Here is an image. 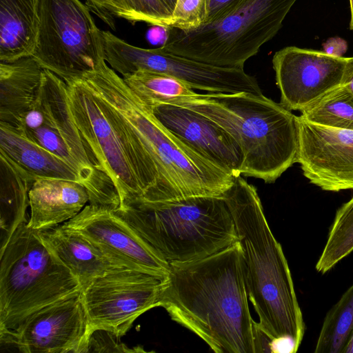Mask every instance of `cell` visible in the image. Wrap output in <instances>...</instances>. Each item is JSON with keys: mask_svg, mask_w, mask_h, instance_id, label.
I'll list each match as a JSON object with an SVG mask.
<instances>
[{"mask_svg": "<svg viewBox=\"0 0 353 353\" xmlns=\"http://www.w3.org/2000/svg\"><path fill=\"white\" fill-rule=\"evenodd\" d=\"M239 241L197 260L170 264L160 305L216 353H256Z\"/></svg>", "mask_w": 353, "mask_h": 353, "instance_id": "1", "label": "cell"}, {"mask_svg": "<svg viewBox=\"0 0 353 353\" xmlns=\"http://www.w3.org/2000/svg\"><path fill=\"white\" fill-rule=\"evenodd\" d=\"M223 198L241 246L248 296L259 326L271 339H290L299 349L305 333L303 314L287 259L256 188L241 175L234 176Z\"/></svg>", "mask_w": 353, "mask_h": 353, "instance_id": "2", "label": "cell"}, {"mask_svg": "<svg viewBox=\"0 0 353 353\" xmlns=\"http://www.w3.org/2000/svg\"><path fill=\"white\" fill-rule=\"evenodd\" d=\"M82 80L118 112L152 157L159 174L161 201L222 196L232 185L234 176L170 132L106 63Z\"/></svg>", "mask_w": 353, "mask_h": 353, "instance_id": "3", "label": "cell"}, {"mask_svg": "<svg viewBox=\"0 0 353 353\" xmlns=\"http://www.w3.org/2000/svg\"><path fill=\"white\" fill-rule=\"evenodd\" d=\"M168 103L196 111L230 133L241 150L245 176L272 183L296 163L298 117L263 94L196 93Z\"/></svg>", "mask_w": 353, "mask_h": 353, "instance_id": "4", "label": "cell"}, {"mask_svg": "<svg viewBox=\"0 0 353 353\" xmlns=\"http://www.w3.org/2000/svg\"><path fill=\"white\" fill-rule=\"evenodd\" d=\"M114 211L169 265L203 259L238 241L223 196L140 199Z\"/></svg>", "mask_w": 353, "mask_h": 353, "instance_id": "5", "label": "cell"}, {"mask_svg": "<svg viewBox=\"0 0 353 353\" xmlns=\"http://www.w3.org/2000/svg\"><path fill=\"white\" fill-rule=\"evenodd\" d=\"M74 120L97 168L112 181L120 206L134 200H161L157 168L118 112L81 79L67 83Z\"/></svg>", "mask_w": 353, "mask_h": 353, "instance_id": "6", "label": "cell"}, {"mask_svg": "<svg viewBox=\"0 0 353 353\" xmlns=\"http://www.w3.org/2000/svg\"><path fill=\"white\" fill-rule=\"evenodd\" d=\"M28 222L0 251V332L14 330L36 310L82 289Z\"/></svg>", "mask_w": 353, "mask_h": 353, "instance_id": "7", "label": "cell"}, {"mask_svg": "<svg viewBox=\"0 0 353 353\" xmlns=\"http://www.w3.org/2000/svg\"><path fill=\"white\" fill-rule=\"evenodd\" d=\"M297 0H244L232 12L195 28L166 27L163 51L212 65L243 69L272 39Z\"/></svg>", "mask_w": 353, "mask_h": 353, "instance_id": "8", "label": "cell"}, {"mask_svg": "<svg viewBox=\"0 0 353 353\" xmlns=\"http://www.w3.org/2000/svg\"><path fill=\"white\" fill-rule=\"evenodd\" d=\"M79 0H38V27L32 57L66 83L101 68L102 30Z\"/></svg>", "mask_w": 353, "mask_h": 353, "instance_id": "9", "label": "cell"}, {"mask_svg": "<svg viewBox=\"0 0 353 353\" xmlns=\"http://www.w3.org/2000/svg\"><path fill=\"white\" fill-rule=\"evenodd\" d=\"M105 60L122 77L139 72L164 73L192 89L208 93L262 94L256 79L243 69L222 68L163 51L134 46L110 31H102Z\"/></svg>", "mask_w": 353, "mask_h": 353, "instance_id": "10", "label": "cell"}, {"mask_svg": "<svg viewBox=\"0 0 353 353\" xmlns=\"http://www.w3.org/2000/svg\"><path fill=\"white\" fill-rule=\"evenodd\" d=\"M165 279L119 267L91 281L81 289L90 332L124 336L139 316L159 307Z\"/></svg>", "mask_w": 353, "mask_h": 353, "instance_id": "11", "label": "cell"}, {"mask_svg": "<svg viewBox=\"0 0 353 353\" xmlns=\"http://www.w3.org/2000/svg\"><path fill=\"white\" fill-rule=\"evenodd\" d=\"M90 334L79 290L36 310L14 330L0 332V342L23 353H82Z\"/></svg>", "mask_w": 353, "mask_h": 353, "instance_id": "12", "label": "cell"}, {"mask_svg": "<svg viewBox=\"0 0 353 353\" xmlns=\"http://www.w3.org/2000/svg\"><path fill=\"white\" fill-rule=\"evenodd\" d=\"M350 59L296 46L277 51L272 64L280 103L290 111H303L343 85Z\"/></svg>", "mask_w": 353, "mask_h": 353, "instance_id": "13", "label": "cell"}, {"mask_svg": "<svg viewBox=\"0 0 353 353\" xmlns=\"http://www.w3.org/2000/svg\"><path fill=\"white\" fill-rule=\"evenodd\" d=\"M36 103L43 113L42 125L50 126L58 131L76 161L83 185L89 194V203L117 209L120 199L114 183L105 173L98 169L95 159L74 120L67 83L45 69Z\"/></svg>", "mask_w": 353, "mask_h": 353, "instance_id": "14", "label": "cell"}, {"mask_svg": "<svg viewBox=\"0 0 353 353\" xmlns=\"http://www.w3.org/2000/svg\"><path fill=\"white\" fill-rule=\"evenodd\" d=\"M61 225L83 234L121 266L162 278L170 272V265L114 210L88 203Z\"/></svg>", "mask_w": 353, "mask_h": 353, "instance_id": "15", "label": "cell"}, {"mask_svg": "<svg viewBox=\"0 0 353 353\" xmlns=\"http://www.w3.org/2000/svg\"><path fill=\"white\" fill-rule=\"evenodd\" d=\"M296 163L323 190H353V130L316 125L299 116Z\"/></svg>", "mask_w": 353, "mask_h": 353, "instance_id": "16", "label": "cell"}, {"mask_svg": "<svg viewBox=\"0 0 353 353\" xmlns=\"http://www.w3.org/2000/svg\"><path fill=\"white\" fill-rule=\"evenodd\" d=\"M151 109L157 119L183 143L233 176L241 175V150L230 134L216 122L175 104L161 103Z\"/></svg>", "mask_w": 353, "mask_h": 353, "instance_id": "17", "label": "cell"}, {"mask_svg": "<svg viewBox=\"0 0 353 353\" xmlns=\"http://www.w3.org/2000/svg\"><path fill=\"white\" fill-rule=\"evenodd\" d=\"M30 216L28 226L34 230L49 229L76 216L89 203L85 187L79 182L37 179L29 192Z\"/></svg>", "mask_w": 353, "mask_h": 353, "instance_id": "18", "label": "cell"}, {"mask_svg": "<svg viewBox=\"0 0 353 353\" xmlns=\"http://www.w3.org/2000/svg\"><path fill=\"white\" fill-rule=\"evenodd\" d=\"M37 232L43 243L78 279L82 288L110 270L123 267L75 230L59 225Z\"/></svg>", "mask_w": 353, "mask_h": 353, "instance_id": "19", "label": "cell"}, {"mask_svg": "<svg viewBox=\"0 0 353 353\" xmlns=\"http://www.w3.org/2000/svg\"><path fill=\"white\" fill-rule=\"evenodd\" d=\"M44 70L32 56L0 62V122L19 127L37 100Z\"/></svg>", "mask_w": 353, "mask_h": 353, "instance_id": "20", "label": "cell"}, {"mask_svg": "<svg viewBox=\"0 0 353 353\" xmlns=\"http://www.w3.org/2000/svg\"><path fill=\"white\" fill-rule=\"evenodd\" d=\"M0 152L36 179H64L83 185L74 167L3 122H0Z\"/></svg>", "mask_w": 353, "mask_h": 353, "instance_id": "21", "label": "cell"}, {"mask_svg": "<svg viewBox=\"0 0 353 353\" xmlns=\"http://www.w3.org/2000/svg\"><path fill=\"white\" fill-rule=\"evenodd\" d=\"M38 0H0V61L31 56L37 27Z\"/></svg>", "mask_w": 353, "mask_h": 353, "instance_id": "22", "label": "cell"}, {"mask_svg": "<svg viewBox=\"0 0 353 353\" xmlns=\"http://www.w3.org/2000/svg\"><path fill=\"white\" fill-rule=\"evenodd\" d=\"M35 180L0 152L1 250L17 228L28 221L29 192Z\"/></svg>", "mask_w": 353, "mask_h": 353, "instance_id": "23", "label": "cell"}, {"mask_svg": "<svg viewBox=\"0 0 353 353\" xmlns=\"http://www.w3.org/2000/svg\"><path fill=\"white\" fill-rule=\"evenodd\" d=\"M123 79L134 93L150 108L197 93L184 81L161 72H139Z\"/></svg>", "mask_w": 353, "mask_h": 353, "instance_id": "24", "label": "cell"}, {"mask_svg": "<svg viewBox=\"0 0 353 353\" xmlns=\"http://www.w3.org/2000/svg\"><path fill=\"white\" fill-rule=\"evenodd\" d=\"M353 330V284L327 312L315 353H343Z\"/></svg>", "mask_w": 353, "mask_h": 353, "instance_id": "25", "label": "cell"}, {"mask_svg": "<svg viewBox=\"0 0 353 353\" xmlns=\"http://www.w3.org/2000/svg\"><path fill=\"white\" fill-rule=\"evenodd\" d=\"M299 116L323 126L353 130V92L341 85L312 103Z\"/></svg>", "mask_w": 353, "mask_h": 353, "instance_id": "26", "label": "cell"}, {"mask_svg": "<svg viewBox=\"0 0 353 353\" xmlns=\"http://www.w3.org/2000/svg\"><path fill=\"white\" fill-rule=\"evenodd\" d=\"M353 251V196L336 211L315 268L325 274Z\"/></svg>", "mask_w": 353, "mask_h": 353, "instance_id": "27", "label": "cell"}, {"mask_svg": "<svg viewBox=\"0 0 353 353\" xmlns=\"http://www.w3.org/2000/svg\"><path fill=\"white\" fill-rule=\"evenodd\" d=\"M114 16L132 23L145 22L152 26H172V13L161 0H106Z\"/></svg>", "mask_w": 353, "mask_h": 353, "instance_id": "28", "label": "cell"}, {"mask_svg": "<svg viewBox=\"0 0 353 353\" xmlns=\"http://www.w3.org/2000/svg\"><path fill=\"white\" fill-rule=\"evenodd\" d=\"M19 131L39 145L65 161L74 167L79 172L76 161L70 152L61 136L56 129L43 125L34 130Z\"/></svg>", "mask_w": 353, "mask_h": 353, "instance_id": "29", "label": "cell"}, {"mask_svg": "<svg viewBox=\"0 0 353 353\" xmlns=\"http://www.w3.org/2000/svg\"><path fill=\"white\" fill-rule=\"evenodd\" d=\"M206 0H177L172 12L170 26L183 29L195 28L204 23Z\"/></svg>", "mask_w": 353, "mask_h": 353, "instance_id": "30", "label": "cell"}, {"mask_svg": "<svg viewBox=\"0 0 353 353\" xmlns=\"http://www.w3.org/2000/svg\"><path fill=\"white\" fill-rule=\"evenodd\" d=\"M119 339L113 334L103 330H97L90 334L88 352H145L141 347H135L130 349L123 343L117 342Z\"/></svg>", "mask_w": 353, "mask_h": 353, "instance_id": "31", "label": "cell"}, {"mask_svg": "<svg viewBox=\"0 0 353 353\" xmlns=\"http://www.w3.org/2000/svg\"><path fill=\"white\" fill-rule=\"evenodd\" d=\"M244 0H206L205 17L203 24L213 23L228 15Z\"/></svg>", "mask_w": 353, "mask_h": 353, "instance_id": "32", "label": "cell"}, {"mask_svg": "<svg viewBox=\"0 0 353 353\" xmlns=\"http://www.w3.org/2000/svg\"><path fill=\"white\" fill-rule=\"evenodd\" d=\"M86 5L105 23L115 30V20L112 8L106 0H85Z\"/></svg>", "mask_w": 353, "mask_h": 353, "instance_id": "33", "label": "cell"}, {"mask_svg": "<svg viewBox=\"0 0 353 353\" xmlns=\"http://www.w3.org/2000/svg\"><path fill=\"white\" fill-rule=\"evenodd\" d=\"M148 32V39L150 43H157L162 41V38L165 40L166 27L153 26Z\"/></svg>", "mask_w": 353, "mask_h": 353, "instance_id": "34", "label": "cell"}, {"mask_svg": "<svg viewBox=\"0 0 353 353\" xmlns=\"http://www.w3.org/2000/svg\"><path fill=\"white\" fill-rule=\"evenodd\" d=\"M343 85L347 87L353 92V57H350Z\"/></svg>", "mask_w": 353, "mask_h": 353, "instance_id": "35", "label": "cell"}, {"mask_svg": "<svg viewBox=\"0 0 353 353\" xmlns=\"http://www.w3.org/2000/svg\"><path fill=\"white\" fill-rule=\"evenodd\" d=\"M161 2L167 7V8L172 13L177 0H161Z\"/></svg>", "mask_w": 353, "mask_h": 353, "instance_id": "36", "label": "cell"}, {"mask_svg": "<svg viewBox=\"0 0 353 353\" xmlns=\"http://www.w3.org/2000/svg\"><path fill=\"white\" fill-rule=\"evenodd\" d=\"M343 353H353V330L345 347Z\"/></svg>", "mask_w": 353, "mask_h": 353, "instance_id": "37", "label": "cell"}, {"mask_svg": "<svg viewBox=\"0 0 353 353\" xmlns=\"http://www.w3.org/2000/svg\"><path fill=\"white\" fill-rule=\"evenodd\" d=\"M350 10H351V18L350 23V28L353 30V0H350Z\"/></svg>", "mask_w": 353, "mask_h": 353, "instance_id": "38", "label": "cell"}]
</instances>
